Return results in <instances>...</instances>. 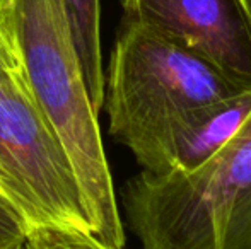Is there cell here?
Instances as JSON below:
<instances>
[{"instance_id": "1", "label": "cell", "mask_w": 251, "mask_h": 249, "mask_svg": "<svg viewBox=\"0 0 251 249\" xmlns=\"http://www.w3.org/2000/svg\"><path fill=\"white\" fill-rule=\"evenodd\" d=\"M0 23L34 104L72 160L94 237L123 249V219L67 0H0Z\"/></svg>"}, {"instance_id": "2", "label": "cell", "mask_w": 251, "mask_h": 249, "mask_svg": "<svg viewBox=\"0 0 251 249\" xmlns=\"http://www.w3.org/2000/svg\"><path fill=\"white\" fill-rule=\"evenodd\" d=\"M120 200L142 249H251V116L193 173L140 171Z\"/></svg>"}, {"instance_id": "3", "label": "cell", "mask_w": 251, "mask_h": 249, "mask_svg": "<svg viewBox=\"0 0 251 249\" xmlns=\"http://www.w3.org/2000/svg\"><path fill=\"white\" fill-rule=\"evenodd\" d=\"M246 89L199 55L123 21L106 72L108 132L142 166L175 126Z\"/></svg>"}, {"instance_id": "4", "label": "cell", "mask_w": 251, "mask_h": 249, "mask_svg": "<svg viewBox=\"0 0 251 249\" xmlns=\"http://www.w3.org/2000/svg\"><path fill=\"white\" fill-rule=\"evenodd\" d=\"M0 193L29 232L51 227L93 234L72 160L26 82L0 80Z\"/></svg>"}, {"instance_id": "5", "label": "cell", "mask_w": 251, "mask_h": 249, "mask_svg": "<svg viewBox=\"0 0 251 249\" xmlns=\"http://www.w3.org/2000/svg\"><path fill=\"white\" fill-rule=\"evenodd\" d=\"M123 21L199 55L251 87V0H118Z\"/></svg>"}, {"instance_id": "6", "label": "cell", "mask_w": 251, "mask_h": 249, "mask_svg": "<svg viewBox=\"0 0 251 249\" xmlns=\"http://www.w3.org/2000/svg\"><path fill=\"white\" fill-rule=\"evenodd\" d=\"M251 116V89L203 108L171 130L142 167L151 174H186L210 160Z\"/></svg>"}, {"instance_id": "7", "label": "cell", "mask_w": 251, "mask_h": 249, "mask_svg": "<svg viewBox=\"0 0 251 249\" xmlns=\"http://www.w3.org/2000/svg\"><path fill=\"white\" fill-rule=\"evenodd\" d=\"M74 40L98 113L104 108L106 72L101 51V0H67Z\"/></svg>"}, {"instance_id": "8", "label": "cell", "mask_w": 251, "mask_h": 249, "mask_svg": "<svg viewBox=\"0 0 251 249\" xmlns=\"http://www.w3.org/2000/svg\"><path fill=\"white\" fill-rule=\"evenodd\" d=\"M24 244H26V249H120L102 243L93 234L51 229V227L31 230Z\"/></svg>"}, {"instance_id": "9", "label": "cell", "mask_w": 251, "mask_h": 249, "mask_svg": "<svg viewBox=\"0 0 251 249\" xmlns=\"http://www.w3.org/2000/svg\"><path fill=\"white\" fill-rule=\"evenodd\" d=\"M29 234L26 222L0 193V249L24 243Z\"/></svg>"}, {"instance_id": "10", "label": "cell", "mask_w": 251, "mask_h": 249, "mask_svg": "<svg viewBox=\"0 0 251 249\" xmlns=\"http://www.w3.org/2000/svg\"><path fill=\"white\" fill-rule=\"evenodd\" d=\"M0 80L2 82H24L21 63L0 23Z\"/></svg>"}, {"instance_id": "11", "label": "cell", "mask_w": 251, "mask_h": 249, "mask_svg": "<svg viewBox=\"0 0 251 249\" xmlns=\"http://www.w3.org/2000/svg\"><path fill=\"white\" fill-rule=\"evenodd\" d=\"M5 249H26V244L24 243H19V244H14V246H9Z\"/></svg>"}]
</instances>
